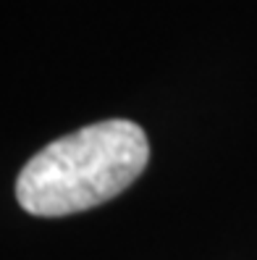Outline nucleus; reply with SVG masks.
I'll use <instances>...</instances> for the list:
<instances>
[{
  "label": "nucleus",
  "instance_id": "f257e3e1",
  "mask_svg": "<svg viewBox=\"0 0 257 260\" xmlns=\"http://www.w3.org/2000/svg\"><path fill=\"white\" fill-rule=\"evenodd\" d=\"M150 160L144 132L124 118L84 126L42 147L16 181L19 205L58 218L108 203L137 179Z\"/></svg>",
  "mask_w": 257,
  "mask_h": 260
}]
</instances>
